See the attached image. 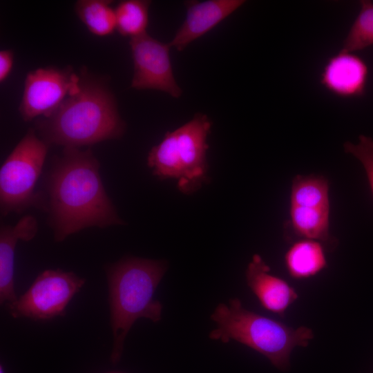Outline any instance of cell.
<instances>
[{
    "label": "cell",
    "instance_id": "1",
    "mask_svg": "<svg viewBox=\"0 0 373 373\" xmlns=\"http://www.w3.org/2000/svg\"><path fill=\"white\" fill-rule=\"evenodd\" d=\"M99 167L90 149L64 147L55 160L48 177L47 202L55 241L88 227L124 224L105 191Z\"/></svg>",
    "mask_w": 373,
    "mask_h": 373
},
{
    "label": "cell",
    "instance_id": "2",
    "mask_svg": "<svg viewBox=\"0 0 373 373\" xmlns=\"http://www.w3.org/2000/svg\"><path fill=\"white\" fill-rule=\"evenodd\" d=\"M80 89L68 95L48 117L35 121V131L48 144L79 148L117 139L125 131L117 102L106 82L86 68Z\"/></svg>",
    "mask_w": 373,
    "mask_h": 373
},
{
    "label": "cell",
    "instance_id": "3",
    "mask_svg": "<svg viewBox=\"0 0 373 373\" xmlns=\"http://www.w3.org/2000/svg\"><path fill=\"white\" fill-rule=\"evenodd\" d=\"M166 269L164 260L136 257L122 258L106 269L113 363L120 359L126 334L138 318L160 321L162 305L153 297Z\"/></svg>",
    "mask_w": 373,
    "mask_h": 373
},
{
    "label": "cell",
    "instance_id": "4",
    "mask_svg": "<svg viewBox=\"0 0 373 373\" xmlns=\"http://www.w3.org/2000/svg\"><path fill=\"white\" fill-rule=\"evenodd\" d=\"M217 327L209 334L222 343L236 341L267 358L280 370L289 366V357L296 347H307L314 338L312 329L292 328L285 323L245 309L236 298L229 305L220 303L211 316Z\"/></svg>",
    "mask_w": 373,
    "mask_h": 373
},
{
    "label": "cell",
    "instance_id": "5",
    "mask_svg": "<svg viewBox=\"0 0 373 373\" xmlns=\"http://www.w3.org/2000/svg\"><path fill=\"white\" fill-rule=\"evenodd\" d=\"M211 127L208 116L198 113L178 128L167 132L147 156L153 175L178 180L179 189L185 193L195 191L207 180V139Z\"/></svg>",
    "mask_w": 373,
    "mask_h": 373
},
{
    "label": "cell",
    "instance_id": "6",
    "mask_svg": "<svg viewBox=\"0 0 373 373\" xmlns=\"http://www.w3.org/2000/svg\"><path fill=\"white\" fill-rule=\"evenodd\" d=\"M49 144L30 128L15 146L0 169L1 213H21L39 206L41 197L35 188L42 171Z\"/></svg>",
    "mask_w": 373,
    "mask_h": 373
},
{
    "label": "cell",
    "instance_id": "7",
    "mask_svg": "<svg viewBox=\"0 0 373 373\" xmlns=\"http://www.w3.org/2000/svg\"><path fill=\"white\" fill-rule=\"evenodd\" d=\"M84 283L85 279L71 271L45 270L23 294L7 304V309L14 318L35 321L64 316L66 306Z\"/></svg>",
    "mask_w": 373,
    "mask_h": 373
},
{
    "label": "cell",
    "instance_id": "8",
    "mask_svg": "<svg viewBox=\"0 0 373 373\" xmlns=\"http://www.w3.org/2000/svg\"><path fill=\"white\" fill-rule=\"evenodd\" d=\"M80 77L68 66L64 68H39L30 71L19 111L23 119L49 116L68 96L79 92Z\"/></svg>",
    "mask_w": 373,
    "mask_h": 373
},
{
    "label": "cell",
    "instance_id": "9",
    "mask_svg": "<svg viewBox=\"0 0 373 373\" xmlns=\"http://www.w3.org/2000/svg\"><path fill=\"white\" fill-rule=\"evenodd\" d=\"M129 45L134 66L131 87L157 90L180 97L182 90L174 77L169 44L146 32L130 39Z\"/></svg>",
    "mask_w": 373,
    "mask_h": 373
},
{
    "label": "cell",
    "instance_id": "10",
    "mask_svg": "<svg viewBox=\"0 0 373 373\" xmlns=\"http://www.w3.org/2000/svg\"><path fill=\"white\" fill-rule=\"evenodd\" d=\"M245 3L244 0L186 2V18L169 45L178 51L209 32Z\"/></svg>",
    "mask_w": 373,
    "mask_h": 373
},
{
    "label": "cell",
    "instance_id": "11",
    "mask_svg": "<svg viewBox=\"0 0 373 373\" xmlns=\"http://www.w3.org/2000/svg\"><path fill=\"white\" fill-rule=\"evenodd\" d=\"M368 73V67L360 57L340 50L327 61L320 84L338 97H360L365 94Z\"/></svg>",
    "mask_w": 373,
    "mask_h": 373
},
{
    "label": "cell",
    "instance_id": "12",
    "mask_svg": "<svg viewBox=\"0 0 373 373\" xmlns=\"http://www.w3.org/2000/svg\"><path fill=\"white\" fill-rule=\"evenodd\" d=\"M247 284L267 311L280 316L298 299V295L285 280L270 274V267L259 254H254L246 270Z\"/></svg>",
    "mask_w": 373,
    "mask_h": 373
},
{
    "label": "cell",
    "instance_id": "13",
    "mask_svg": "<svg viewBox=\"0 0 373 373\" xmlns=\"http://www.w3.org/2000/svg\"><path fill=\"white\" fill-rule=\"evenodd\" d=\"M38 231L37 219L23 216L15 225L1 224L0 229V303H10L17 298L15 291V253L18 241L28 242Z\"/></svg>",
    "mask_w": 373,
    "mask_h": 373
},
{
    "label": "cell",
    "instance_id": "14",
    "mask_svg": "<svg viewBox=\"0 0 373 373\" xmlns=\"http://www.w3.org/2000/svg\"><path fill=\"white\" fill-rule=\"evenodd\" d=\"M284 263L291 278L305 280L316 276L327 267L323 242L310 239L294 242L285 254Z\"/></svg>",
    "mask_w": 373,
    "mask_h": 373
},
{
    "label": "cell",
    "instance_id": "15",
    "mask_svg": "<svg viewBox=\"0 0 373 373\" xmlns=\"http://www.w3.org/2000/svg\"><path fill=\"white\" fill-rule=\"evenodd\" d=\"M330 207L289 206L290 223L294 233L303 239L327 242L329 233Z\"/></svg>",
    "mask_w": 373,
    "mask_h": 373
},
{
    "label": "cell",
    "instance_id": "16",
    "mask_svg": "<svg viewBox=\"0 0 373 373\" xmlns=\"http://www.w3.org/2000/svg\"><path fill=\"white\" fill-rule=\"evenodd\" d=\"M329 184L321 175H297L291 182L290 206L330 207Z\"/></svg>",
    "mask_w": 373,
    "mask_h": 373
},
{
    "label": "cell",
    "instance_id": "17",
    "mask_svg": "<svg viewBox=\"0 0 373 373\" xmlns=\"http://www.w3.org/2000/svg\"><path fill=\"white\" fill-rule=\"evenodd\" d=\"M108 0H78L75 11L87 29L98 37L111 35L116 30L115 9Z\"/></svg>",
    "mask_w": 373,
    "mask_h": 373
},
{
    "label": "cell",
    "instance_id": "18",
    "mask_svg": "<svg viewBox=\"0 0 373 373\" xmlns=\"http://www.w3.org/2000/svg\"><path fill=\"white\" fill-rule=\"evenodd\" d=\"M150 5L146 0L120 1L115 8L117 31L130 39L147 32Z\"/></svg>",
    "mask_w": 373,
    "mask_h": 373
},
{
    "label": "cell",
    "instance_id": "19",
    "mask_svg": "<svg viewBox=\"0 0 373 373\" xmlns=\"http://www.w3.org/2000/svg\"><path fill=\"white\" fill-rule=\"evenodd\" d=\"M360 11L344 39L341 51L354 52L373 45V2L360 1Z\"/></svg>",
    "mask_w": 373,
    "mask_h": 373
},
{
    "label": "cell",
    "instance_id": "20",
    "mask_svg": "<svg viewBox=\"0 0 373 373\" xmlns=\"http://www.w3.org/2000/svg\"><path fill=\"white\" fill-rule=\"evenodd\" d=\"M358 144L346 142L343 144L345 153L354 155L363 166L373 195V140L361 135Z\"/></svg>",
    "mask_w": 373,
    "mask_h": 373
},
{
    "label": "cell",
    "instance_id": "21",
    "mask_svg": "<svg viewBox=\"0 0 373 373\" xmlns=\"http://www.w3.org/2000/svg\"><path fill=\"white\" fill-rule=\"evenodd\" d=\"M14 64V53L11 50L0 51V82L3 83L9 76Z\"/></svg>",
    "mask_w": 373,
    "mask_h": 373
},
{
    "label": "cell",
    "instance_id": "22",
    "mask_svg": "<svg viewBox=\"0 0 373 373\" xmlns=\"http://www.w3.org/2000/svg\"><path fill=\"white\" fill-rule=\"evenodd\" d=\"M0 373H5V372H4V370H3V368L2 367V366H1Z\"/></svg>",
    "mask_w": 373,
    "mask_h": 373
}]
</instances>
